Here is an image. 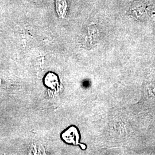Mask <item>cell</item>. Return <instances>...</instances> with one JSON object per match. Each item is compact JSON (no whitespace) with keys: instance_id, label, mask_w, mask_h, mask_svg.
I'll return each instance as SVG.
<instances>
[{"instance_id":"cell-4","label":"cell","mask_w":155,"mask_h":155,"mask_svg":"<svg viewBox=\"0 0 155 155\" xmlns=\"http://www.w3.org/2000/svg\"><path fill=\"white\" fill-rule=\"evenodd\" d=\"M56 8L57 13L60 16L64 17L66 15L67 4L66 0H56Z\"/></svg>"},{"instance_id":"cell-2","label":"cell","mask_w":155,"mask_h":155,"mask_svg":"<svg viewBox=\"0 0 155 155\" xmlns=\"http://www.w3.org/2000/svg\"><path fill=\"white\" fill-rule=\"evenodd\" d=\"M61 140L67 144L78 145L79 140V130L75 126H70L66 129L61 134Z\"/></svg>"},{"instance_id":"cell-1","label":"cell","mask_w":155,"mask_h":155,"mask_svg":"<svg viewBox=\"0 0 155 155\" xmlns=\"http://www.w3.org/2000/svg\"><path fill=\"white\" fill-rule=\"evenodd\" d=\"M128 13L138 20L144 21L148 17H151L154 15L155 11L150 2L145 0H135L132 3Z\"/></svg>"},{"instance_id":"cell-3","label":"cell","mask_w":155,"mask_h":155,"mask_svg":"<svg viewBox=\"0 0 155 155\" xmlns=\"http://www.w3.org/2000/svg\"><path fill=\"white\" fill-rule=\"evenodd\" d=\"M43 84L45 87L50 89H57L59 85L58 75L54 72H47L43 78Z\"/></svg>"}]
</instances>
